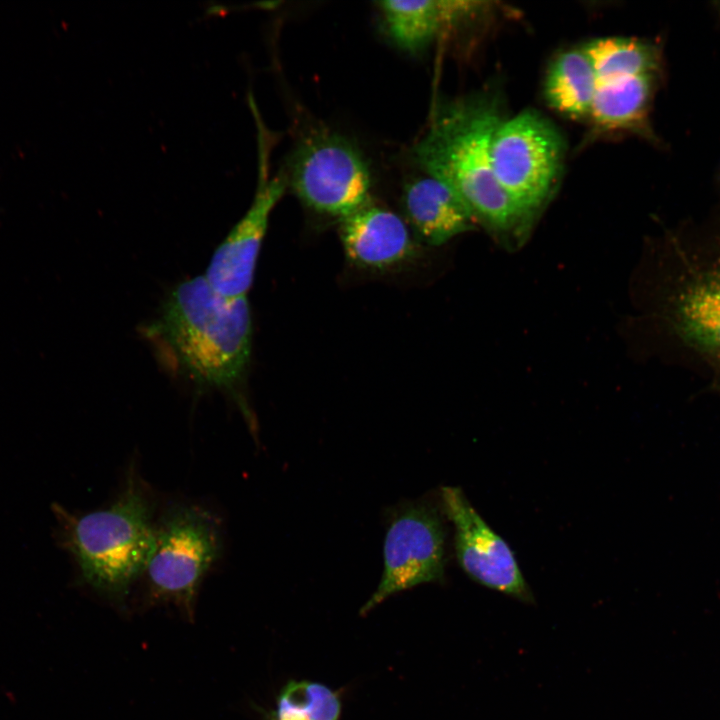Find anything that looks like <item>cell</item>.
<instances>
[{
  "instance_id": "5b68a950",
  "label": "cell",
  "mask_w": 720,
  "mask_h": 720,
  "mask_svg": "<svg viewBox=\"0 0 720 720\" xmlns=\"http://www.w3.org/2000/svg\"><path fill=\"white\" fill-rule=\"evenodd\" d=\"M221 551V525L213 513L194 504L170 506L156 521L154 547L144 572L150 592L190 612Z\"/></svg>"
},
{
  "instance_id": "52a82bcc",
  "label": "cell",
  "mask_w": 720,
  "mask_h": 720,
  "mask_svg": "<svg viewBox=\"0 0 720 720\" xmlns=\"http://www.w3.org/2000/svg\"><path fill=\"white\" fill-rule=\"evenodd\" d=\"M258 129V182L252 204L213 253L204 277L219 294L246 296L253 279L269 216L288 185L287 175L279 171L269 177L271 136L254 113Z\"/></svg>"
},
{
  "instance_id": "8992f818",
  "label": "cell",
  "mask_w": 720,
  "mask_h": 720,
  "mask_svg": "<svg viewBox=\"0 0 720 720\" xmlns=\"http://www.w3.org/2000/svg\"><path fill=\"white\" fill-rule=\"evenodd\" d=\"M286 175L303 203L321 214L341 219L369 199L371 178L365 159L347 139L327 130L301 140Z\"/></svg>"
},
{
  "instance_id": "9c48e42d",
  "label": "cell",
  "mask_w": 720,
  "mask_h": 720,
  "mask_svg": "<svg viewBox=\"0 0 720 720\" xmlns=\"http://www.w3.org/2000/svg\"><path fill=\"white\" fill-rule=\"evenodd\" d=\"M441 499L454 526L457 560L466 574L488 588L532 603V592L513 551L478 514L462 490L444 486Z\"/></svg>"
},
{
  "instance_id": "6da1fadb",
  "label": "cell",
  "mask_w": 720,
  "mask_h": 720,
  "mask_svg": "<svg viewBox=\"0 0 720 720\" xmlns=\"http://www.w3.org/2000/svg\"><path fill=\"white\" fill-rule=\"evenodd\" d=\"M503 121L496 95L480 94L441 105L412 154L424 172L447 184L475 222L505 249L520 248L531 224L497 183L491 161L493 136Z\"/></svg>"
},
{
  "instance_id": "277c9868",
  "label": "cell",
  "mask_w": 720,
  "mask_h": 720,
  "mask_svg": "<svg viewBox=\"0 0 720 720\" xmlns=\"http://www.w3.org/2000/svg\"><path fill=\"white\" fill-rule=\"evenodd\" d=\"M563 154L559 130L536 110L503 119L495 131L491 146L495 179L531 224L552 194Z\"/></svg>"
},
{
  "instance_id": "7c38bea8",
  "label": "cell",
  "mask_w": 720,
  "mask_h": 720,
  "mask_svg": "<svg viewBox=\"0 0 720 720\" xmlns=\"http://www.w3.org/2000/svg\"><path fill=\"white\" fill-rule=\"evenodd\" d=\"M376 4L391 39L410 52L423 50L445 28L489 9L488 2L460 0H389Z\"/></svg>"
},
{
  "instance_id": "5bb4252c",
  "label": "cell",
  "mask_w": 720,
  "mask_h": 720,
  "mask_svg": "<svg viewBox=\"0 0 720 720\" xmlns=\"http://www.w3.org/2000/svg\"><path fill=\"white\" fill-rule=\"evenodd\" d=\"M598 86L593 66L583 49L561 53L545 80V98L556 111L570 118L589 115Z\"/></svg>"
},
{
  "instance_id": "9a60e30c",
  "label": "cell",
  "mask_w": 720,
  "mask_h": 720,
  "mask_svg": "<svg viewBox=\"0 0 720 720\" xmlns=\"http://www.w3.org/2000/svg\"><path fill=\"white\" fill-rule=\"evenodd\" d=\"M652 75H637L598 83L589 115L606 130L633 128L646 117Z\"/></svg>"
},
{
  "instance_id": "30bf717a",
  "label": "cell",
  "mask_w": 720,
  "mask_h": 720,
  "mask_svg": "<svg viewBox=\"0 0 720 720\" xmlns=\"http://www.w3.org/2000/svg\"><path fill=\"white\" fill-rule=\"evenodd\" d=\"M666 312L673 334L720 368V261L686 274L670 294Z\"/></svg>"
},
{
  "instance_id": "ba28073f",
  "label": "cell",
  "mask_w": 720,
  "mask_h": 720,
  "mask_svg": "<svg viewBox=\"0 0 720 720\" xmlns=\"http://www.w3.org/2000/svg\"><path fill=\"white\" fill-rule=\"evenodd\" d=\"M438 514L429 506H412L397 516L384 542V570L361 615L391 595L444 577L445 537Z\"/></svg>"
},
{
  "instance_id": "2e32d148",
  "label": "cell",
  "mask_w": 720,
  "mask_h": 720,
  "mask_svg": "<svg viewBox=\"0 0 720 720\" xmlns=\"http://www.w3.org/2000/svg\"><path fill=\"white\" fill-rule=\"evenodd\" d=\"M583 50L593 66L598 83L653 75L658 66L656 49L634 38H600L589 42Z\"/></svg>"
},
{
  "instance_id": "8fae6325",
  "label": "cell",
  "mask_w": 720,
  "mask_h": 720,
  "mask_svg": "<svg viewBox=\"0 0 720 720\" xmlns=\"http://www.w3.org/2000/svg\"><path fill=\"white\" fill-rule=\"evenodd\" d=\"M339 231L347 258L362 268L388 269L415 254L406 223L370 199L340 219Z\"/></svg>"
},
{
  "instance_id": "7a4b0ae2",
  "label": "cell",
  "mask_w": 720,
  "mask_h": 720,
  "mask_svg": "<svg viewBox=\"0 0 720 720\" xmlns=\"http://www.w3.org/2000/svg\"><path fill=\"white\" fill-rule=\"evenodd\" d=\"M150 330L198 385L234 391L245 376L253 331L246 296L225 297L204 276L189 279L171 291Z\"/></svg>"
},
{
  "instance_id": "4fadbf2b",
  "label": "cell",
  "mask_w": 720,
  "mask_h": 720,
  "mask_svg": "<svg viewBox=\"0 0 720 720\" xmlns=\"http://www.w3.org/2000/svg\"><path fill=\"white\" fill-rule=\"evenodd\" d=\"M402 201L410 226L429 245H442L477 224L461 197L427 174L405 184Z\"/></svg>"
},
{
  "instance_id": "e0dca14e",
  "label": "cell",
  "mask_w": 720,
  "mask_h": 720,
  "mask_svg": "<svg viewBox=\"0 0 720 720\" xmlns=\"http://www.w3.org/2000/svg\"><path fill=\"white\" fill-rule=\"evenodd\" d=\"M339 696L329 687L309 681H291L280 693L270 720H338Z\"/></svg>"
},
{
  "instance_id": "3957f363",
  "label": "cell",
  "mask_w": 720,
  "mask_h": 720,
  "mask_svg": "<svg viewBox=\"0 0 720 720\" xmlns=\"http://www.w3.org/2000/svg\"><path fill=\"white\" fill-rule=\"evenodd\" d=\"M60 543L71 554L80 580L123 601L144 575L155 539L154 502L143 484L129 478L108 506L74 515L55 506Z\"/></svg>"
}]
</instances>
